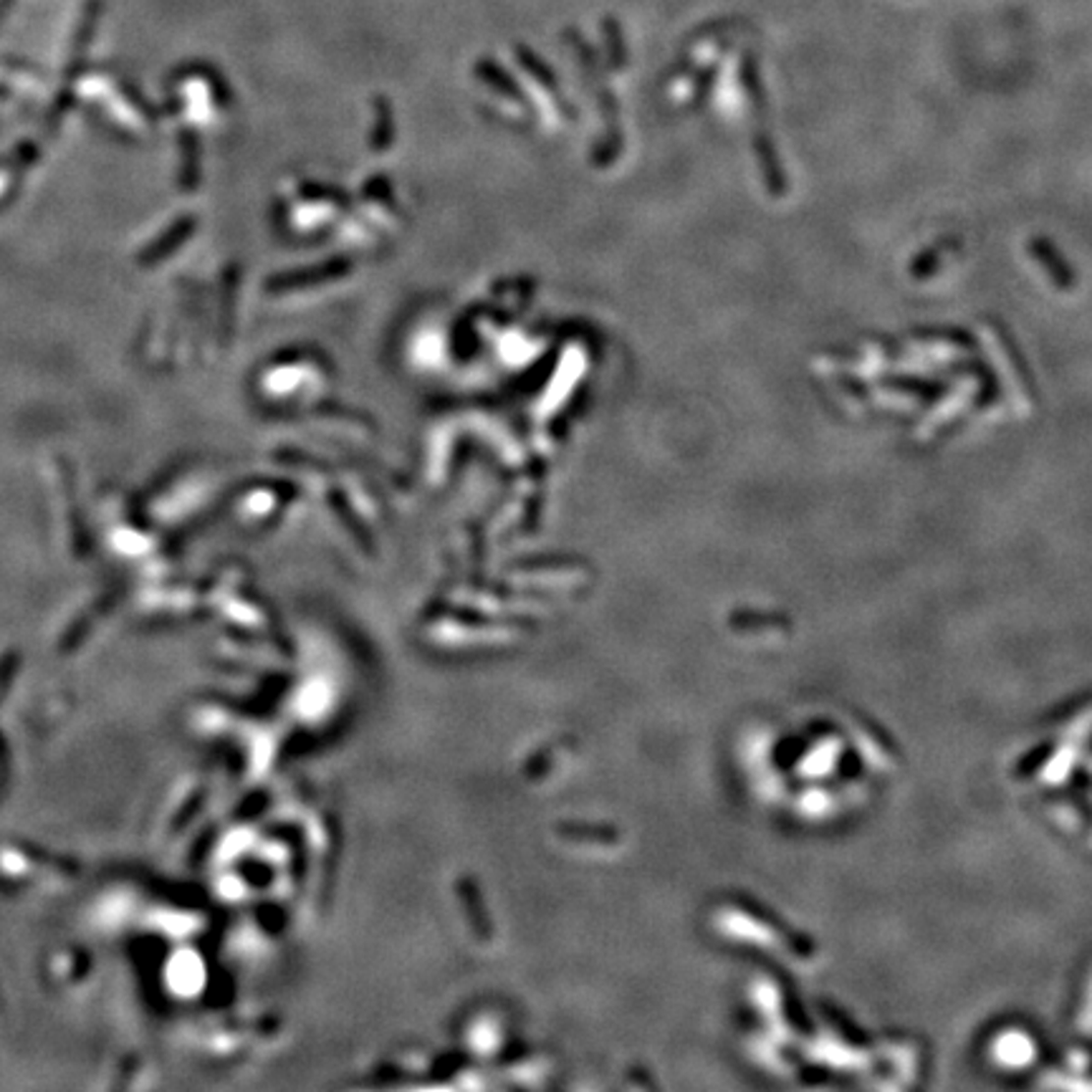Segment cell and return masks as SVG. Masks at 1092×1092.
<instances>
[{
  "label": "cell",
  "mask_w": 1092,
  "mask_h": 1092,
  "mask_svg": "<svg viewBox=\"0 0 1092 1092\" xmlns=\"http://www.w3.org/2000/svg\"><path fill=\"white\" fill-rule=\"evenodd\" d=\"M1029 254L1039 260V266L1045 268L1047 276L1055 281V286L1060 291H1069L1074 286V271L1067 266L1064 256L1057 251L1055 243H1050L1047 238H1032L1027 246Z\"/></svg>",
  "instance_id": "6da1fadb"
},
{
  "label": "cell",
  "mask_w": 1092,
  "mask_h": 1092,
  "mask_svg": "<svg viewBox=\"0 0 1092 1092\" xmlns=\"http://www.w3.org/2000/svg\"><path fill=\"white\" fill-rule=\"evenodd\" d=\"M892 382V387L895 390H905V392H913V395H921L926 397V400H936V397L944 395V387H931L928 382H923V379H908V377H895V379H888V384Z\"/></svg>",
  "instance_id": "7a4b0ae2"
},
{
  "label": "cell",
  "mask_w": 1092,
  "mask_h": 1092,
  "mask_svg": "<svg viewBox=\"0 0 1092 1092\" xmlns=\"http://www.w3.org/2000/svg\"><path fill=\"white\" fill-rule=\"evenodd\" d=\"M936 268H939V251H923L918 259L913 260V268H910V273H913V278H928L931 273H936Z\"/></svg>",
  "instance_id": "3957f363"
}]
</instances>
